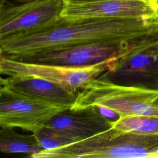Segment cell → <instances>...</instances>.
<instances>
[{
    "mask_svg": "<svg viewBox=\"0 0 158 158\" xmlns=\"http://www.w3.org/2000/svg\"><path fill=\"white\" fill-rule=\"evenodd\" d=\"M158 28V18L83 19L60 17L30 32L0 39L1 52L9 58L41 51L93 43H130Z\"/></svg>",
    "mask_w": 158,
    "mask_h": 158,
    "instance_id": "cell-1",
    "label": "cell"
},
{
    "mask_svg": "<svg viewBox=\"0 0 158 158\" xmlns=\"http://www.w3.org/2000/svg\"><path fill=\"white\" fill-rule=\"evenodd\" d=\"M158 158V135L121 131L115 127L31 158Z\"/></svg>",
    "mask_w": 158,
    "mask_h": 158,
    "instance_id": "cell-2",
    "label": "cell"
},
{
    "mask_svg": "<svg viewBox=\"0 0 158 158\" xmlns=\"http://www.w3.org/2000/svg\"><path fill=\"white\" fill-rule=\"evenodd\" d=\"M90 106L101 107L118 117H158V89L118 84L98 77L88 81L78 90L70 109L75 110Z\"/></svg>",
    "mask_w": 158,
    "mask_h": 158,
    "instance_id": "cell-3",
    "label": "cell"
},
{
    "mask_svg": "<svg viewBox=\"0 0 158 158\" xmlns=\"http://www.w3.org/2000/svg\"><path fill=\"white\" fill-rule=\"evenodd\" d=\"M118 59H112L92 65L75 67L27 62L10 59L1 52L0 72L8 76L25 75L39 77L69 91L77 92L88 81L112 70Z\"/></svg>",
    "mask_w": 158,
    "mask_h": 158,
    "instance_id": "cell-4",
    "label": "cell"
},
{
    "mask_svg": "<svg viewBox=\"0 0 158 158\" xmlns=\"http://www.w3.org/2000/svg\"><path fill=\"white\" fill-rule=\"evenodd\" d=\"M99 78L129 85L158 79V28L137 40L117 60L112 70Z\"/></svg>",
    "mask_w": 158,
    "mask_h": 158,
    "instance_id": "cell-5",
    "label": "cell"
},
{
    "mask_svg": "<svg viewBox=\"0 0 158 158\" xmlns=\"http://www.w3.org/2000/svg\"><path fill=\"white\" fill-rule=\"evenodd\" d=\"M67 109L19 94L1 85V127H19L35 134L54 116Z\"/></svg>",
    "mask_w": 158,
    "mask_h": 158,
    "instance_id": "cell-6",
    "label": "cell"
},
{
    "mask_svg": "<svg viewBox=\"0 0 158 158\" xmlns=\"http://www.w3.org/2000/svg\"><path fill=\"white\" fill-rule=\"evenodd\" d=\"M67 5L66 0H35L0 8V39L32 31L56 21Z\"/></svg>",
    "mask_w": 158,
    "mask_h": 158,
    "instance_id": "cell-7",
    "label": "cell"
},
{
    "mask_svg": "<svg viewBox=\"0 0 158 158\" xmlns=\"http://www.w3.org/2000/svg\"><path fill=\"white\" fill-rule=\"evenodd\" d=\"M137 40L130 43L83 44L47 50L30 56L10 59L33 63L75 67L88 66L120 57Z\"/></svg>",
    "mask_w": 158,
    "mask_h": 158,
    "instance_id": "cell-8",
    "label": "cell"
},
{
    "mask_svg": "<svg viewBox=\"0 0 158 158\" xmlns=\"http://www.w3.org/2000/svg\"><path fill=\"white\" fill-rule=\"evenodd\" d=\"M66 19L158 18L145 0H104L67 4L60 15Z\"/></svg>",
    "mask_w": 158,
    "mask_h": 158,
    "instance_id": "cell-9",
    "label": "cell"
},
{
    "mask_svg": "<svg viewBox=\"0 0 158 158\" xmlns=\"http://www.w3.org/2000/svg\"><path fill=\"white\" fill-rule=\"evenodd\" d=\"M109 118L97 106L75 110L67 109L54 116L44 127L77 142L112 128L114 121Z\"/></svg>",
    "mask_w": 158,
    "mask_h": 158,
    "instance_id": "cell-10",
    "label": "cell"
},
{
    "mask_svg": "<svg viewBox=\"0 0 158 158\" xmlns=\"http://www.w3.org/2000/svg\"><path fill=\"white\" fill-rule=\"evenodd\" d=\"M1 85L19 94L67 109H70L74 103L77 93L69 91L56 83L33 75H10L1 78Z\"/></svg>",
    "mask_w": 158,
    "mask_h": 158,
    "instance_id": "cell-11",
    "label": "cell"
},
{
    "mask_svg": "<svg viewBox=\"0 0 158 158\" xmlns=\"http://www.w3.org/2000/svg\"><path fill=\"white\" fill-rule=\"evenodd\" d=\"M35 134L26 135L16 132L14 127H1L0 150L7 154H24L31 157L42 150Z\"/></svg>",
    "mask_w": 158,
    "mask_h": 158,
    "instance_id": "cell-12",
    "label": "cell"
},
{
    "mask_svg": "<svg viewBox=\"0 0 158 158\" xmlns=\"http://www.w3.org/2000/svg\"><path fill=\"white\" fill-rule=\"evenodd\" d=\"M113 127L123 131L158 135V117L131 115L119 117L114 121Z\"/></svg>",
    "mask_w": 158,
    "mask_h": 158,
    "instance_id": "cell-13",
    "label": "cell"
},
{
    "mask_svg": "<svg viewBox=\"0 0 158 158\" xmlns=\"http://www.w3.org/2000/svg\"><path fill=\"white\" fill-rule=\"evenodd\" d=\"M35 135L42 149L44 150L55 149L75 142L60 133L46 127L35 133Z\"/></svg>",
    "mask_w": 158,
    "mask_h": 158,
    "instance_id": "cell-14",
    "label": "cell"
},
{
    "mask_svg": "<svg viewBox=\"0 0 158 158\" xmlns=\"http://www.w3.org/2000/svg\"><path fill=\"white\" fill-rule=\"evenodd\" d=\"M35 0H0V8L28 3Z\"/></svg>",
    "mask_w": 158,
    "mask_h": 158,
    "instance_id": "cell-15",
    "label": "cell"
},
{
    "mask_svg": "<svg viewBox=\"0 0 158 158\" xmlns=\"http://www.w3.org/2000/svg\"><path fill=\"white\" fill-rule=\"evenodd\" d=\"M104 0H66L67 4H77V3H86V2H91L96 1H100Z\"/></svg>",
    "mask_w": 158,
    "mask_h": 158,
    "instance_id": "cell-16",
    "label": "cell"
}]
</instances>
